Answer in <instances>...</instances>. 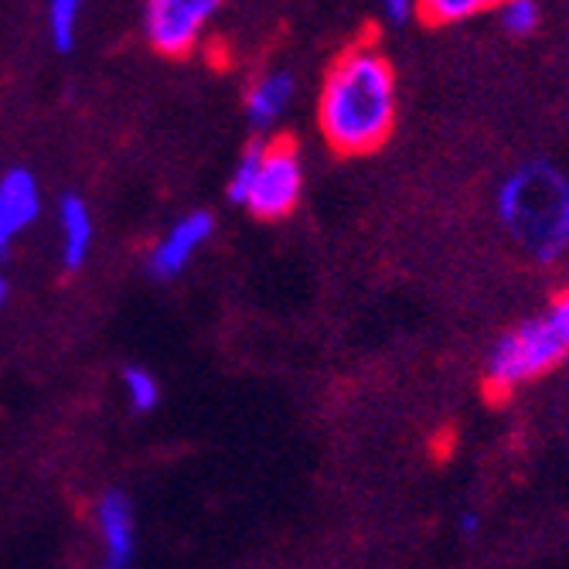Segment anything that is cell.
Masks as SVG:
<instances>
[{
  "label": "cell",
  "instance_id": "obj_1",
  "mask_svg": "<svg viewBox=\"0 0 569 569\" xmlns=\"http://www.w3.org/2000/svg\"><path fill=\"white\" fill-rule=\"evenodd\" d=\"M396 69L376 41H355L328 66L318 96V127L331 150L366 158L396 130Z\"/></svg>",
  "mask_w": 569,
  "mask_h": 569
},
{
  "label": "cell",
  "instance_id": "obj_2",
  "mask_svg": "<svg viewBox=\"0 0 569 569\" xmlns=\"http://www.w3.org/2000/svg\"><path fill=\"white\" fill-rule=\"evenodd\" d=\"M495 216L536 263H559L569 252V174L546 158L515 164L495 191Z\"/></svg>",
  "mask_w": 569,
  "mask_h": 569
},
{
  "label": "cell",
  "instance_id": "obj_3",
  "mask_svg": "<svg viewBox=\"0 0 569 569\" xmlns=\"http://www.w3.org/2000/svg\"><path fill=\"white\" fill-rule=\"evenodd\" d=\"M569 355V290L556 293L532 318L508 328L485 358V382L495 396H508L542 379Z\"/></svg>",
  "mask_w": 569,
  "mask_h": 569
},
{
  "label": "cell",
  "instance_id": "obj_4",
  "mask_svg": "<svg viewBox=\"0 0 569 569\" xmlns=\"http://www.w3.org/2000/svg\"><path fill=\"white\" fill-rule=\"evenodd\" d=\"M300 194H303V161L293 140L280 137L273 143H263L260 164H256L242 209L260 222H280L300 204Z\"/></svg>",
  "mask_w": 569,
  "mask_h": 569
},
{
  "label": "cell",
  "instance_id": "obj_5",
  "mask_svg": "<svg viewBox=\"0 0 569 569\" xmlns=\"http://www.w3.org/2000/svg\"><path fill=\"white\" fill-rule=\"evenodd\" d=\"M222 8L226 0H147L143 38L158 56L184 59L201 44Z\"/></svg>",
  "mask_w": 569,
  "mask_h": 569
},
{
  "label": "cell",
  "instance_id": "obj_6",
  "mask_svg": "<svg viewBox=\"0 0 569 569\" xmlns=\"http://www.w3.org/2000/svg\"><path fill=\"white\" fill-rule=\"evenodd\" d=\"M212 232H216L212 212H188L184 219H178L147 256L150 277L174 280L191 263V256L212 239Z\"/></svg>",
  "mask_w": 569,
  "mask_h": 569
},
{
  "label": "cell",
  "instance_id": "obj_7",
  "mask_svg": "<svg viewBox=\"0 0 569 569\" xmlns=\"http://www.w3.org/2000/svg\"><path fill=\"white\" fill-rule=\"evenodd\" d=\"M96 522L102 539V569H130L137 556L133 505L123 491H107L96 505Z\"/></svg>",
  "mask_w": 569,
  "mask_h": 569
},
{
  "label": "cell",
  "instance_id": "obj_8",
  "mask_svg": "<svg viewBox=\"0 0 569 569\" xmlns=\"http://www.w3.org/2000/svg\"><path fill=\"white\" fill-rule=\"evenodd\" d=\"M41 216V184L34 171L11 168L0 174V236L18 239Z\"/></svg>",
  "mask_w": 569,
  "mask_h": 569
},
{
  "label": "cell",
  "instance_id": "obj_9",
  "mask_svg": "<svg viewBox=\"0 0 569 569\" xmlns=\"http://www.w3.org/2000/svg\"><path fill=\"white\" fill-rule=\"evenodd\" d=\"M297 92V82L290 72H267L252 82V89L246 92V120L252 130H270L280 123V117L290 110Z\"/></svg>",
  "mask_w": 569,
  "mask_h": 569
},
{
  "label": "cell",
  "instance_id": "obj_10",
  "mask_svg": "<svg viewBox=\"0 0 569 569\" xmlns=\"http://www.w3.org/2000/svg\"><path fill=\"white\" fill-rule=\"evenodd\" d=\"M59 229H62V267L69 273H76V270L86 267L92 239H96V226H92V212H89L86 198L62 194V201H59Z\"/></svg>",
  "mask_w": 569,
  "mask_h": 569
},
{
  "label": "cell",
  "instance_id": "obj_11",
  "mask_svg": "<svg viewBox=\"0 0 569 569\" xmlns=\"http://www.w3.org/2000/svg\"><path fill=\"white\" fill-rule=\"evenodd\" d=\"M501 4L505 0H417V14L433 28H447V24H463L488 11H498Z\"/></svg>",
  "mask_w": 569,
  "mask_h": 569
},
{
  "label": "cell",
  "instance_id": "obj_12",
  "mask_svg": "<svg viewBox=\"0 0 569 569\" xmlns=\"http://www.w3.org/2000/svg\"><path fill=\"white\" fill-rule=\"evenodd\" d=\"M86 0H48V31L51 44H56L62 56L76 48V31H79V14H82Z\"/></svg>",
  "mask_w": 569,
  "mask_h": 569
},
{
  "label": "cell",
  "instance_id": "obj_13",
  "mask_svg": "<svg viewBox=\"0 0 569 569\" xmlns=\"http://www.w3.org/2000/svg\"><path fill=\"white\" fill-rule=\"evenodd\" d=\"M498 21L511 38H529L536 34L542 11H539V0H505L498 8Z\"/></svg>",
  "mask_w": 569,
  "mask_h": 569
},
{
  "label": "cell",
  "instance_id": "obj_14",
  "mask_svg": "<svg viewBox=\"0 0 569 569\" xmlns=\"http://www.w3.org/2000/svg\"><path fill=\"white\" fill-rule=\"evenodd\" d=\"M123 389H127V399H130V409L133 412H150V409H158L161 402V386L158 379H153L147 369L140 366H130L123 372Z\"/></svg>",
  "mask_w": 569,
  "mask_h": 569
},
{
  "label": "cell",
  "instance_id": "obj_15",
  "mask_svg": "<svg viewBox=\"0 0 569 569\" xmlns=\"http://www.w3.org/2000/svg\"><path fill=\"white\" fill-rule=\"evenodd\" d=\"M260 153H263V140L246 143V150L239 153V161H236V168H232V174H229V188H226V194H229L232 204H242V201H246L249 181H252V174H256V164H260Z\"/></svg>",
  "mask_w": 569,
  "mask_h": 569
},
{
  "label": "cell",
  "instance_id": "obj_16",
  "mask_svg": "<svg viewBox=\"0 0 569 569\" xmlns=\"http://www.w3.org/2000/svg\"><path fill=\"white\" fill-rule=\"evenodd\" d=\"M379 8L392 24H406L412 14H417V0H379Z\"/></svg>",
  "mask_w": 569,
  "mask_h": 569
},
{
  "label": "cell",
  "instance_id": "obj_17",
  "mask_svg": "<svg viewBox=\"0 0 569 569\" xmlns=\"http://www.w3.org/2000/svg\"><path fill=\"white\" fill-rule=\"evenodd\" d=\"M478 529H481V519L475 511H463L460 515V536H478Z\"/></svg>",
  "mask_w": 569,
  "mask_h": 569
},
{
  "label": "cell",
  "instance_id": "obj_18",
  "mask_svg": "<svg viewBox=\"0 0 569 569\" xmlns=\"http://www.w3.org/2000/svg\"><path fill=\"white\" fill-rule=\"evenodd\" d=\"M8 297H11V283H8V277H4V273H0V307L8 303Z\"/></svg>",
  "mask_w": 569,
  "mask_h": 569
},
{
  "label": "cell",
  "instance_id": "obj_19",
  "mask_svg": "<svg viewBox=\"0 0 569 569\" xmlns=\"http://www.w3.org/2000/svg\"><path fill=\"white\" fill-rule=\"evenodd\" d=\"M8 252H11V239H4V236H0V263L8 260Z\"/></svg>",
  "mask_w": 569,
  "mask_h": 569
}]
</instances>
